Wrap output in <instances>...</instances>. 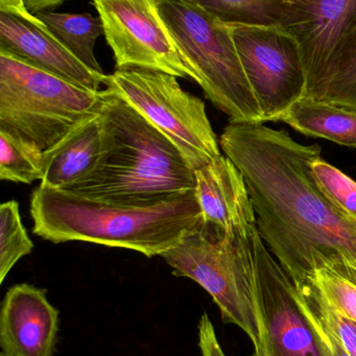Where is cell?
Returning <instances> with one entry per match:
<instances>
[{"instance_id": "cell-14", "label": "cell", "mask_w": 356, "mask_h": 356, "mask_svg": "<svg viewBox=\"0 0 356 356\" xmlns=\"http://www.w3.org/2000/svg\"><path fill=\"white\" fill-rule=\"evenodd\" d=\"M203 222L224 232L256 227V215L246 181L238 167L221 154L194 171Z\"/></svg>"}, {"instance_id": "cell-18", "label": "cell", "mask_w": 356, "mask_h": 356, "mask_svg": "<svg viewBox=\"0 0 356 356\" xmlns=\"http://www.w3.org/2000/svg\"><path fill=\"white\" fill-rule=\"evenodd\" d=\"M198 4L226 24L284 26L291 0H185Z\"/></svg>"}, {"instance_id": "cell-9", "label": "cell", "mask_w": 356, "mask_h": 356, "mask_svg": "<svg viewBox=\"0 0 356 356\" xmlns=\"http://www.w3.org/2000/svg\"><path fill=\"white\" fill-rule=\"evenodd\" d=\"M259 341L251 356H328L295 297L290 276L259 234H253Z\"/></svg>"}, {"instance_id": "cell-11", "label": "cell", "mask_w": 356, "mask_h": 356, "mask_svg": "<svg viewBox=\"0 0 356 356\" xmlns=\"http://www.w3.org/2000/svg\"><path fill=\"white\" fill-rule=\"evenodd\" d=\"M281 29L300 45L309 95L356 41V0H291Z\"/></svg>"}, {"instance_id": "cell-17", "label": "cell", "mask_w": 356, "mask_h": 356, "mask_svg": "<svg viewBox=\"0 0 356 356\" xmlns=\"http://www.w3.org/2000/svg\"><path fill=\"white\" fill-rule=\"evenodd\" d=\"M50 33L79 62L94 72L105 74L94 56L96 40L104 33L100 17L89 13L70 14L42 10L35 14Z\"/></svg>"}, {"instance_id": "cell-25", "label": "cell", "mask_w": 356, "mask_h": 356, "mask_svg": "<svg viewBox=\"0 0 356 356\" xmlns=\"http://www.w3.org/2000/svg\"><path fill=\"white\" fill-rule=\"evenodd\" d=\"M199 348L202 356H226L219 344L215 326L206 313L203 314L198 325Z\"/></svg>"}, {"instance_id": "cell-26", "label": "cell", "mask_w": 356, "mask_h": 356, "mask_svg": "<svg viewBox=\"0 0 356 356\" xmlns=\"http://www.w3.org/2000/svg\"><path fill=\"white\" fill-rule=\"evenodd\" d=\"M302 312L313 325L316 334L319 337L326 355L328 356H351L341 344L340 341L332 334V332L321 321L314 317L309 312L304 311V309H302Z\"/></svg>"}, {"instance_id": "cell-2", "label": "cell", "mask_w": 356, "mask_h": 356, "mask_svg": "<svg viewBox=\"0 0 356 356\" xmlns=\"http://www.w3.org/2000/svg\"><path fill=\"white\" fill-rule=\"evenodd\" d=\"M33 232L54 244L82 241L162 255L200 226L196 191L155 202H121L39 186L31 198Z\"/></svg>"}, {"instance_id": "cell-23", "label": "cell", "mask_w": 356, "mask_h": 356, "mask_svg": "<svg viewBox=\"0 0 356 356\" xmlns=\"http://www.w3.org/2000/svg\"><path fill=\"white\" fill-rule=\"evenodd\" d=\"M309 280L330 305L356 322V268H320Z\"/></svg>"}, {"instance_id": "cell-12", "label": "cell", "mask_w": 356, "mask_h": 356, "mask_svg": "<svg viewBox=\"0 0 356 356\" xmlns=\"http://www.w3.org/2000/svg\"><path fill=\"white\" fill-rule=\"evenodd\" d=\"M59 311L45 289L13 286L0 312V347L4 356H52L59 332Z\"/></svg>"}, {"instance_id": "cell-1", "label": "cell", "mask_w": 356, "mask_h": 356, "mask_svg": "<svg viewBox=\"0 0 356 356\" xmlns=\"http://www.w3.org/2000/svg\"><path fill=\"white\" fill-rule=\"evenodd\" d=\"M219 146L244 177L259 234L293 284L309 282L320 268H356V222L332 204L311 175L319 145L298 143L263 123L230 121Z\"/></svg>"}, {"instance_id": "cell-29", "label": "cell", "mask_w": 356, "mask_h": 356, "mask_svg": "<svg viewBox=\"0 0 356 356\" xmlns=\"http://www.w3.org/2000/svg\"><path fill=\"white\" fill-rule=\"evenodd\" d=\"M0 356H4V355H0Z\"/></svg>"}, {"instance_id": "cell-20", "label": "cell", "mask_w": 356, "mask_h": 356, "mask_svg": "<svg viewBox=\"0 0 356 356\" xmlns=\"http://www.w3.org/2000/svg\"><path fill=\"white\" fill-rule=\"evenodd\" d=\"M43 152L0 131V179L31 184L41 180Z\"/></svg>"}, {"instance_id": "cell-6", "label": "cell", "mask_w": 356, "mask_h": 356, "mask_svg": "<svg viewBox=\"0 0 356 356\" xmlns=\"http://www.w3.org/2000/svg\"><path fill=\"white\" fill-rule=\"evenodd\" d=\"M224 232L204 222L177 246L161 255L173 275L189 278L215 301L225 323L240 327L256 346L258 320L255 305L253 234Z\"/></svg>"}, {"instance_id": "cell-24", "label": "cell", "mask_w": 356, "mask_h": 356, "mask_svg": "<svg viewBox=\"0 0 356 356\" xmlns=\"http://www.w3.org/2000/svg\"><path fill=\"white\" fill-rule=\"evenodd\" d=\"M311 175L326 198L341 213L356 222V182L340 169L318 158L311 163Z\"/></svg>"}, {"instance_id": "cell-3", "label": "cell", "mask_w": 356, "mask_h": 356, "mask_svg": "<svg viewBox=\"0 0 356 356\" xmlns=\"http://www.w3.org/2000/svg\"><path fill=\"white\" fill-rule=\"evenodd\" d=\"M106 90L100 164L71 192L121 202H155L194 190L196 175L177 146Z\"/></svg>"}, {"instance_id": "cell-10", "label": "cell", "mask_w": 356, "mask_h": 356, "mask_svg": "<svg viewBox=\"0 0 356 356\" xmlns=\"http://www.w3.org/2000/svg\"><path fill=\"white\" fill-rule=\"evenodd\" d=\"M92 2L102 19L116 69H153L196 81L159 14L156 0Z\"/></svg>"}, {"instance_id": "cell-27", "label": "cell", "mask_w": 356, "mask_h": 356, "mask_svg": "<svg viewBox=\"0 0 356 356\" xmlns=\"http://www.w3.org/2000/svg\"><path fill=\"white\" fill-rule=\"evenodd\" d=\"M0 12L10 13L33 24L45 26V24L36 15L31 14L27 10L24 0H0Z\"/></svg>"}, {"instance_id": "cell-21", "label": "cell", "mask_w": 356, "mask_h": 356, "mask_svg": "<svg viewBox=\"0 0 356 356\" xmlns=\"http://www.w3.org/2000/svg\"><path fill=\"white\" fill-rule=\"evenodd\" d=\"M33 243L21 221L19 203L6 201L0 207V284L25 255L31 253Z\"/></svg>"}, {"instance_id": "cell-7", "label": "cell", "mask_w": 356, "mask_h": 356, "mask_svg": "<svg viewBox=\"0 0 356 356\" xmlns=\"http://www.w3.org/2000/svg\"><path fill=\"white\" fill-rule=\"evenodd\" d=\"M104 85L169 138L194 171L221 156L204 102L184 91L177 77L130 67L107 75Z\"/></svg>"}, {"instance_id": "cell-28", "label": "cell", "mask_w": 356, "mask_h": 356, "mask_svg": "<svg viewBox=\"0 0 356 356\" xmlns=\"http://www.w3.org/2000/svg\"><path fill=\"white\" fill-rule=\"evenodd\" d=\"M64 1L66 0H24L27 10L33 15L47 10L48 8H54Z\"/></svg>"}, {"instance_id": "cell-4", "label": "cell", "mask_w": 356, "mask_h": 356, "mask_svg": "<svg viewBox=\"0 0 356 356\" xmlns=\"http://www.w3.org/2000/svg\"><path fill=\"white\" fill-rule=\"evenodd\" d=\"M105 96L0 51V131L43 154L98 116Z\"/></svg>"}, {"instance_id": "cell-8", "label": "cell", "mask_w": 356, "mask_h": 356, "mask_svg": "<svg viewBox=\"0 0 356 356\" xmlns=\"http://www.w3.org/2000/svg\"><path fill=\"white\" fill-rule=\"evenodd\" d=\"M231 31L263 122L279 120L291 106L307 97L300 45L281 27L233 25Z\"/></svg>"}, {"instance_id": "cell-22", "label": "cell", "mask_w": 356, "mask_h": 356, "mask_svg": "<svg viewBox=\"0 0 356 356\" xmlns=\"http://www.w3.org/2000/svg\"><path fill=\"white\" fill-rule=\"evenodd\" d=\"M307 97L356 113V41L332 76Z\"/></svg>"}, {"instance_id": "cell-15", "label": "cell", "mask_w": 356, "mask_h": 356, "mask_svg": "<svg viewBox=\"0 0 356 356\" xmlns=\"http://www.w3.org/2000/svg\"><path fill=\"white\" fill-rule=\"evenodd\" d=\"M102 152L100 114L73 129L43 154L40 186L70 190L87 179L100 164Z\"/></svg>"}, {"instance_id": "cell-16", "label": "cell", "mask_w": 356, "mask_h": 356, "mask_svg": "<svg viewBox=\"0 0 356 356\" xmlns=\"http://www.w3.org/2000/svg\"><path fill=\"white\" fill-rule=\"evenodd\" d=\"M280 122L309 137L356 148V113L304 97L291 106Z\"/></svg>"}, {"instance_id": "cell-5", "label": "cell", "mask_w": 356, "mask_h": 356, "mask_svg": "<svg viewBox=\"0 0 356 356\" xmlns=\"http://www.w3.org/2000/svg\"><path fill=\"white\" fill-rule=\"evenodd\" d=\"M159 14L206 97L232 122H263L231 26L185 0H156Z\"/></svg>"}, {"instance_id": "cell-13", "label": "cell", "mask_w": 356, "mask_h": 356, "mask_svg": "<svg viewBox=\"0 0 356 356\" xmlns=\"http://www.w3.org/2000/svg\"><path fill=\"white\" fill-rule=\"evenodd\" d=\"M0 51L90 91H100L106 74L79 62L46 26L0 12Z\"/></svg>"}, {"instance_id": "cell-19", "label": "cell", "mask_w": 356, "mask_h": 356, "mask_svg": "<svg viewBox=\"0 0 356 356\" xmlns=\"http://www.w3.org/2000/svg\"><path fill=\"white\" fill-rule=\"evenodd\" d=\"M299 307L321 321L340 341L347 353L356 356V322L330 305L311 280L294 284Z\"/></svg>"}]
</instances>
